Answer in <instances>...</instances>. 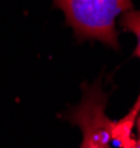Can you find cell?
I'll return each instance as SVG.
<instances>
[{
	"label": "cell",
	"mask_w": 140,
	"mask_h": 148,
	"mask_svg": "<svg viewBox=\"0 0 140 148\" xmlns=\"http://www.w3.org/2000/svg\"><path fill=\"white\" fill-rule=\"evenodd\" d=\"M118 25L120 28H123V31H127V32H133L137 38V46L133 51V57H139L140 59V10H127L124 13H121L118 19ZM140 113V92L137 95V100L134 103V106L131 107V110L129 112V114L120 122H115V126H114V134H118L120 135H129L131 132V126L137 117V114Z\"/></svg>",
	"instance_id": "3"
},
{
	"label": "cell",
	"mask_w": 140,
	"mask_h": 148,
	"mask_svg": "<svg viewBox=\"0 0 140 148\" xmlns=\"http://www.w3.org/2000/svg\"><path fill=\"white\" fill-rule=\"evenodd\" d=\"M136 148H140V142H139V145H137V147H136Z\"/></svg>",
	"instance_id": "4"
},
{
	"label": "cell",
	"mask_w": 140,
	"mask_h": 148,
	"mask_svg": "<svg viewBox=\"0 0 140 148\" xmlns=\"http://www.w3.org/2000/svg\"><path fill=\"white\" fill-rule=\"evenodd\" d=\"M82 100L70 107L64 117L80 128V148H111L115 122L105 113L108 94L101 88V78L92 84H82Z\"/></svg>",
	"instance_id": "2"
},
{
	"label": "cell",
	"mask_w": 140,
	"mask_h": 148,
	"mask_svg": "<svg viewBox=\"0 0 140 148\" xmlns=\"http://www.w3.org/2000/svg\"><path fill=\"white\" fill-rule=\"evenodd\" d=\"M53 8L64 13V24L73 29L74 40L99 41L120 50L115 19L134 8L133 0H53Z\"/></svg>",
	"instance_id": "1"
}]
</instances>
